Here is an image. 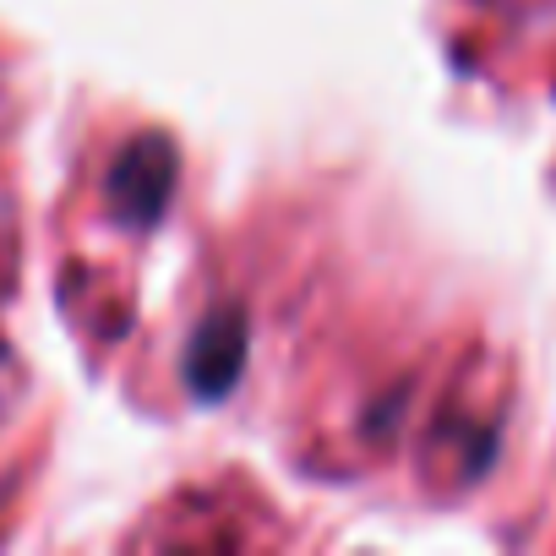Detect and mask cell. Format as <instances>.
I'll use <instances>...</instances> for the list:
<instances>
[{"mask_svg":"<svg viewBox=\"0 0 556 556\" xmlns=\"http://www.w3.org/2000/svg\"><path fill=\"white\" fill-rule=\"evenodd\" d=\"M240 355H245V344H240V323L235 317L224 323V333L218 328H202V339L191 350V382H197V393H224L229 377L240 371Z\"/></svg>","mask_w":556,"mask_h":556,"instance_id":"6da1fadb","label":"cell"},{"mask_svg":"<svg viewBox=\"0 0 556 556\" xmlns=\"http://www.w3.org/2000/svg\"><path fill=\"white\" fill-rule=\"evenodd\" d=\"M164 191H169V159H164V148H153V164L142 169V164H121L115 169V197H121V207L131 213H142V218H153L159 213V202H164Z\"/></svg>","mask_w":556,"mask_h":556,"instance_id":"7a4b0ae2","label":"cell"}]
</instances>
